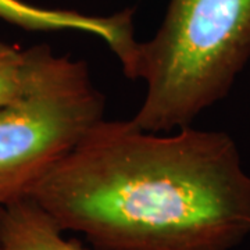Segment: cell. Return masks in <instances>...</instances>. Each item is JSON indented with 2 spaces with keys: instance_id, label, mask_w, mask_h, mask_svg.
<instances>
[{
  "instance_id": "obj_1",
  "label": "cell",
  "mask_w": 250,
  "mask_h": 250,
  "mask_svg": "<svg viewBox=\"0 0 250 250\" xmlns=\"http://www.w3.org/2000/svg\"><path fill=\"white\" fill-rule=\"evenodd\" d=\"M93 125L29 189L98 250H232L250 235V175L229 135Z\"/></svg>"
},
{
  "instance_id": "obj_2",
  "label": "cell",
  "mask_w": 250,
  "mask_h": 250,
  "mask_svg": "<svg viewBox=\"0 0 250 250\" xmlns=\"http://www.w3.org/2000/svg\"><path fill=\"white\" fill-rule=\"evenodd\" d=\"M250 60V0H170L139 43L132 80L146 93L131 120L150 132L190 125L224 99Z\"/></svg>"
},
{
  "instance_id": "obj_3",
  "label": "cell",
  "mask_w": 250,
  "mask_h": 250,
  "mask_svg": "<svg viewBox=\"0 0 250 250\" xmlns=\"http://www.w3.org/2000/svg\"><path fill=\"white\" fill-rule=\"evenodd\" d=\"M103 113L86 62L36 46L27 89L0 107V206L27 196Z\"/></svg>"
},
{
  "instance_id": "obj_4",
  "label": "cell",
  "mask_w": 250,
  "mask_h": 250,
  "mask_svg": "<svg viewBox=\"0 0 250 250\" xmlns=\"http://www.w3.org/2000/svg\"><path fill=\"white\" fill-rule=\"evenodd\" d=\"M0 20L27 31H75L102 39L116 54L123 71L135 64L139 41L135 38L134 13L90 16L72 10L39 7L24 0H0Z\"/></svg>"
},
{
  "instance_id": "obj_5",
  "label": "cell",
  "mask_w": 250,
  "mask_h": 250,
  "mask_svg": "<svg viewBox=\"0 0 250 250\" xmlns=\"http://www.w3.org/2000/svg\"><path fill=\"white\" fill-rule=\"evenodd\" d=\"M31 197L0 206V250H85Z\"/></svg>"
},
{
  "instance_id": "obj_6",
  "label": "cell",
  "mask_w": 250,
  "mask_h": 250,
  "mask_svg": "<svg viewBox=\"0 0 250 250\" xmlns=\"http://www.w3.org/2000/svg\"><path fill=\"white\" fill-rule=\"evenodd\" d=\"M36 46L21 49L0 42V107L17 100L27 89L34 62Z\"/></svg>"
}]
</instances>
